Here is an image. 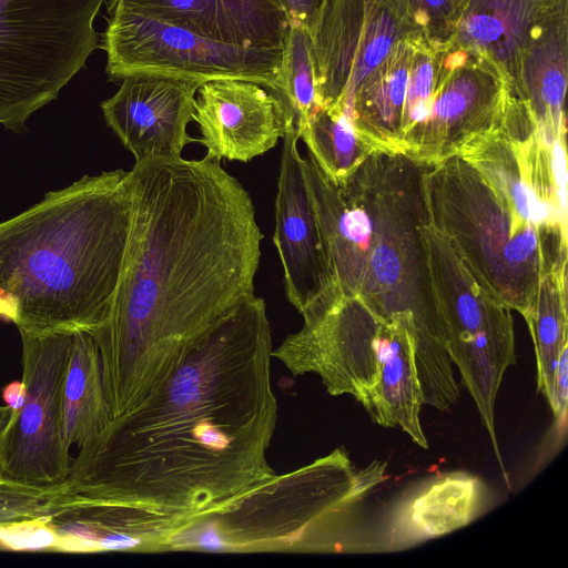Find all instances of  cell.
<instances>
[{
  "mask_svg": "<svg viewBox=\"0 0 568 568\" xmlns=\"http://www.w3.org/2000/svg\"><path fill=\"white\" fill-rule=\"evenodd\" d=\"M272 352L265 302L254 295L80 447L70 490L197 516L274 476L266 458L278 417Z\"/></svg>",
  "mask_w": 568,
  "mask_h": 568,
  "instance_id": "obj_1",
  "label": "cell"
},
{
  "mask_svg": "<svg viewBox=\"0 0 568 568\" xmlns=\"http://www.w3.org/2000/svg\"><path fill=\"white\" fill-rule=\"evenodd\" d=\"M130 174L124 264L108 318L92 333L111 418L254 296L263 239L251 196L219 159L153 156Z\"/></svg>",
  "mask_w": 568,
  "mask_h": 568,
  "instance_id": "obj_2",
  "label": "cell"
},
{
  "mask_svg": "<svg viewBox=\"0 0 568 568\" xmlns=\"http://www.w3.org/2000/svg\"><path fill=\"white\" fill-rule=\"evenodd\" d=\"M425 164L377 150L344 179L304 159L308 192L338 293L407 325L424 404L446 410L459 399L423 236L429 223Z\"/></svg>",
  "mask_w": 568,
  "mask_h": 568,
  "instance_id": "obj_3",
  "label": "cell"
},
{
  "mask_svg": "<svg viewBox=\"0 0 568 568\" xmlns=\"http://www.w3.org/2000/svg\"><path fill=\"white\" fill-rule=\"evenodd\" d=\"M132 214L130 171L84 175L0 223V317L19 332L93 333L108 318Z\"/></svg>",
  "mask_w": 568,
  "mask_h": 568,
  "instance_id": "obj_4",
  "label": "cell"
},
{
  "mask_svg": "<svg viewBox=\"0 0 568 568\" xmlns=\"http://www.w3.org/2000/svg\"><path fill=\"white\" fill-rule=\"evenodd\" d=\"M387 463L355 468L343 448L274 475L224 507L192 517L164 551L331 552L347 550L351 509L385 478Z\"/></svg>",
  "mask_w": 568,
  "mask_h": 568,
  "instance_id": "obj_5",
  "label": "cell"
},
{
  "mask_svg": "<svg viewBox=\"0 0 568 568\" xmlns=\"http://www.w3.org/2000/svg\"><path fill=\"white\" fill-rule=\"evenodd\" d=\"M424 185L430 223L494 296L527 317L544 273L567 264V233L525 219L459 154L425 164Z\"/></svg>",
  "mask_w": 568,
  "mask_h": 568,
  "instance_id": "obj_6",
  "label": "cell"
},
{
  "mask_svg": "<svg viewBox=\"0 0 568 568\" xmlns=\"http://www.w3.org/2000/svg\"><path fill=\"white\" fill-rule=\"evenodd\" d=\"M105 0H0V124L14 133L100 48L94 19Z\"/></svg>",
  "mask_w": 568,
  "mask_h": 568,
  "instance_id": "obj_7",
  "label": "cell"
},
{
  "mask_svg": "<svg viewBox=\"0 0 568 568\" xmlns=\"http://www.w3.org/2000/svg\"><path fill=\"white\" fill-rule=\"evenodd\" d=\"M423 236L449 357L476 403L505 473L495 432L494 408L503 376L516 362L511 310L474 276L430 221L424 226Z\"/></svg>",
  "mask_w": 568,
  "mask_h": 568,
  "instance_id": "obj_8",
  "label": "cell"
},
{
  "mask_svg": "<svg viewBox=\"0 0 568 568\" xmlns=\"http://www.w3.org/2000/svg\"><path fill=\"white\" fill-rule=\"evenodd\" d=\"M100 40L113 81L133 74L184 79L203 84L233 79L277 93L283 48H245L202 37L185 28L114 8Z\"/></svg>",
  "mask_w": 568,
  "mask_h": 568,
  "instance_id": "obj_9",
  "label": "cell"
},
{
  "mask_svg": "<svg viewBox=\"0 0 568 568\" xmlns=\"http://www.w3.org/2000/svg\"><path fill=\"white\" fill-rule=\"evenodd\" d=\"M19 333L26 398L3 432L1 477L30 486L58 485L68 479L71 466L62 393L73 332Z\"/></svg>",
  "mask_w": 568,
  "mask_h": 568,
  "instance_id": "obj_10",
  "label": "cell"
},
{
  "mask_svg": "<svg viewBox=\"0 0 568 568\" xmlns=\"http://www.w3.org/2000/svg\"><path fill=\"white\" fill-rule=\"evenodd\" d=\"M308 32L320 106L341 111L396 43L419 33L402 0H324Z\"/></svg>",
  "mask_w": 568,
  "mask_h": 568,
  "instance_id": "obj_11",
  "label": "cell"
},
{
  "mask_svg": "<svg viewBox=\"0 0 568 568\" xmlns=\"http://www.w3.org/2000/svg\"><path fill=\"white\" fill-rule=\"evenodd\" d=\"M302 328L273 348L293 376L318 375L331 395L349 394L366 409L378 376L383 318L355 297L338 295L303 317Z\"/></svg>",
  "mask_w": 568,
  "mask_h": 568,
  "instance_id": "obj_12",
  "label": "cell"
},
{
  "mask_svg": "<svg viewBox=\"0 0 568 568\" xmlns=\"http://www.w3.org/2000/svg\"><path fill=\"white\" fill-rule=\"evenodd\" d=\"M517 99L489 59L460 48L445 49L420 162L433 164L455 155L476 136L498 128Z\"/></svg>",
  "mask_w": 568,
  "mask_h": 568,
  "instance_id": "obj_13",
  "label": "cell"
},
{
  "mask_svg": "<svg viewBox=\"0 0 568 568\" xmlns=\"http://www.w3.org/2000/svg\"><path fill=\"white\" fill-rule=\"evenodd\" d=\"M297 141L296 131L287 128L283 136L273 241L283 266L286 297L305 317L332 304L339 293L324 251Z\"/></svg>",
  "mask_w": 568,
  "mask_h": 568,
  "instance_id": "obj_14",
  "label": "cell"
},
{
  "mask_svg": "<svg viewBox=\"0 0 568 568\" xmlns=\"http://www.w3.org/2000/svg\"><path fill=\"white\" fill-rule=\"evenodd\" d=\"M114 95L101 103L106 124L140 161L180 158L194 140L186 132L193 121L197 82L133 74L121 80Z\"/></svg>",
  "mask_w": 568,
  "mask_h": 568,
  "instance_id": "obj_15",
  "label": "cell"
},
{
  "mask_svg": "<svg viewBox=\"0 0 568 568\" xmlns=\"http://www.w3.org/2000/svg\"><path fill=\"white\" fill-rule=\"evenodd\" d=\"M196 122L206 155L248 162L273 149L287 130L278 97L265 87L223 79L201 84L194 99Z\"/></svg>",
  "mask_w": 568,
  "mask_h": 568,
  "instance_id": "obj_16",
  "label": "cell"
},
{
  "mask_svg": "<svg viewBox=\"0 0 568 568\" xmlns=\"http://www.w3.org/2000/svg\"><path fill=\"white\" fill-rule=\"evenodd\" d=\"M192 517L78 494L47 524L55 535L54 551L163 552L168 539Z\"/></svg>",
  "mask_w": 568,
  "mask_h": 568,
  "instance_id": "obj_17",
  "label": "cell"
},
{
  "mask_svg": "<svg viewBox=\"0 0 568 568\" xmlns=\"http://www.w3.org/2000/svg\"><path fill=\"white\" fill-rule=\"evenodd\" d=\"M567 11L568 0H469L448 48L489 59L516 94L524 57Z\"/></svg>",
  "mask_w": 568,
  "mask_h": 568,
  "instance_id": "obj_18",
  "label": "cell"
},
{
  "mask_svg": "<svg viewBox=\"0 0 568 568\" xmlns=\"http://www.w3.org/2000/svg\"><path fill=\"white\" fill-rule=\"evenodd\" d=\"M185 28L202 37L245 48H283L288 20L271 0H109Z\"/></svg>",
  "mask_w": 568,
  "mask_h": 568,
  "instance_id": "obj_19",
  "label": "cell"
},
{
  "mask_svg": "<svg viewBox=\"0 0 568 568\" xmlns=\"http://www.w3.org/2000/svg\"><path fill=\"white\" fill-rule=\"evenodd\" d=\"M487 503V487L468 473L427 479L393 508L383 550H402L460 529L479 517Z\"/></svg>",
  "mask_w": 568,
  "mask_h": 568,
  "instance_id": "obj_20",
  "label": "cell"
},
{
  "mask_svg": "<svg viewBox=\"0 0 568 568\" xmlns=\"http://www.w3.org/2000/svg\"><path fill=\"white\" fill-rule=\"evenodd\" d=\"M423 404L407 326L398 318H383L378 341V376L366 410L378 425L398 426L417 445L427 448L419 420Z\"/></svg>",
  "mask_w": 568,
  "mask_h": 568,
  "instance_id": "obj_21",
  "label": "cell"
},
{
  "mask_svg": "<svg viewBox=\"0 0 568 568\" xmlns=\"http://www.w3.org/2000/svg\"><path fill=\"white\" fill-rule=\"evenodd\" d=\"M568 12L561 14L524 57L517 97L548 141L566 140L565 98L568 62Z\"/></svg>",
  "mask_w": 568,
  "mask_h": 568,
  "instance_id": "obj_22",
  "label": "cell"
},
{
  "mask_svg": "<svg viewBox=\"0 0 568 568\" xmlns=\"http://www.w3.org/2000/svg\"><path fill=\"white\" fill-rule=\"evenodd\" d=\"M62 402L63 435L68 447H81L111 419L99 349L89 332L72 334Z\"/></svg>",
  "mask_w": 568,
  "mask_h": 568,
  "instance_id": "obj_23",
  "label": "cell"
},
{
  "mask_svg": "<svg viewBox=\"0 0 568 568\" xmlns=\"http://www.w3.org/2000/svg\"><path fill=\"white\" fill-rule=\"evenodd\" d=\"M525 320L536 351L538 390L550 405L557 364L568 345L567 264L544 273L532 310Z\"/></svg>",
  "mask_w": 568,
  "mask_h": 568,
  "instance_id": "obj_24",
  "label": "cell"
},
{
  "mask_svg": "<svg viewBox=\"0 0 568 568\" xmlns=\"http://www.w3.org/2000/svg\"><path fill=\"white\" fill-rule=\"evenodd\" d=\"M300 139L333 181L344 179L364 159L379 150L338 109H318Z\"/></svg>",
  "mask_w": 568,
  "mask_h": 568,
  "instance_id": "obj_25",
  "label": "cell"
},
{
  "mask_svg": "<svg viewBox=\"0 0 568 568\" xmlns=\"http://www.w3.org/2000/svg\"><path fill=\"white\" fill-rule=\"evenodd\" d=\"M275 94L284 108L287 128H293L300 139L321 106L310 32L295 21H288L285 31L281 87Z\"/></svg>",
  "mask_w": 568,
  "mask_h": 568,
  "instance_id": "obj_26",
  "label": "cell"
},
{
  "mask_svg": "<svg viewBox=\"0 0 568 568\" xmlns=\"http://www.w3.org/2000/svg\"><path fill=\"white\" fill-rule=\"evenodd\" d=\"M75 497L77 494L70 490L67 481L51 486H30L0 477V527L50 518Z\"/></svg>",
  "mask_w": 568,
  "mask_h": 568,
  "instance_id": "obj_27",
  "label": "cell"
},
{
  "mask_svg": "<svg viewBox=\"0 0 568 568\" xmlns=\"http://www.w3.org/2000/svg\"><path fill=\"white\" fill-rule=\"evenodd\" d=\"M416 29L436 49H447L469 0H402Z\"/></svg>",
  "mask_w": 568,
  "mask_h": 568,
  "instance_id": "obj_28",
  "label": "cell"
},
{
  "mask_svg": "<svg viewBox=\"0 0 568 568\" xmlns=\"http://www.w3.org/2000/svg\"><path fill=\"white\" fill-rule=\"evenodd\" d=\"M568 398V345L564 347L554 378V394L550 407L557 422L565 419Z\"/></svg>",
  "mask_w": 568,
  "mask_h": 568,
  "instance_id": "obj_29",
  "label": "cell"
},
{
  "mask_svg": "<svg viewBox=\"0 0 568 568\" xmlns=\"http://www.w3.org/2000/svg\"><path fill=\"white\" fill-rule=\"evenodd\" d=\"M288 21L298 22L310 30L324 0H271Z\"/></svg>",
  "mask_w": 568,
  "mask_h": 568,
  "instance_id": "obj_30",
  "label": "cell"
},
{
  "mask_svg": "<svg viewBox=\"0 0 568 568\" xmlns=\"http://www.w3.org/2000/svg\"><path fill=\"white\" fill-rule=\"evenodd\" d=\"M2 397L12 414H18L24 404L26 388L22 381H14L4 386Z\"/></svg>",
  "mask_w": 568,
  "mask_h": 568,
  "instance_id": "obj_31",
  "label": "cell"
},
{
  "mask_svg": "<svg viewBox=\"0 0 568 568\" xmlns=\"http://www.w3.org/2000/svg\"><path fill=\"white\" fill-rule=\"evenodd\" d=\"M11 416V409L6 406H0V450H1V442L3 432L8 425L9 418ZM0 477H1V463H0Z\"/></svg>",
  "mask_w": 568,
  "mask_h": 568,
  "instance_id": "obj_32",
  "label": "cell"
}]
</instances>
